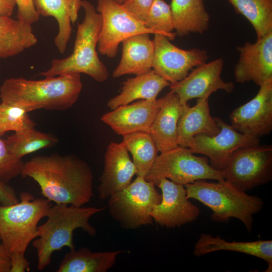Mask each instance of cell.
Instances as JSON below:
<instances>
[{"label":"cell","instance_id":"d6986e66","mask_svg":"<svg viewBox=\"0 0 272 272\" xmlns=\"http://www.w3.org/2000/svg\"><path fill=\"white\" fill-rule=\"evenodd\" d=\"M160 100V108L149 132L159 152H162L178 146L177 126L183 105L177 95L171 91Z\"/></svg>","mask_w":272,"mask_h":272},{"label":"cell","instance_id":"f35d334b","mask_svg":"<svg viewBox=\"0 0 272 272\" xmlns=\"http://www.w3.org/2000/svg\"><path fill=\"white\" fill-rule=\"evenodd\" d=\"M16 6L15 0H0V15L11 17Z\"/></svg>","mask_w":272,"mask_h":272},{"label":"cell","instance_id":"8fae6325","mask_svg":"<svg viewBox=\"0 0 272 272\" xmlns=\"http://www.w3.org/2000/svg\"><path fill=\"white\" fill-rule=\"evenodd\" d=\"M220 128L215 135L200 133L196 135L188 148L193 153L208 157L210 165L219 171L237 150L260 144V139L243 134L219 117H215Z\"/></svg>","mask_w":272,"mask_h":272},{"label":"cell","instance_id":"f1b7e54d","mask_svg":"<svg viewBox=\"0 0 272 272\" xmlns=\"http://www.w3.org/2000/svg\"><path fill=\"white\" fill-rule=\"evenodd\" d=\"M251 24L260 39L272 32V0H227Z\"/></svg>","mask_w":272,"mask_h":272},{"label":"cell","instance_id":"d4e9b609","mask_svg":"<svg viewBox=\"0 0 272 272\" xmlns=\"http://www.w3.org/2000/svg\"><path fill=\"white\" fill-rule=\"evenodd\" d=\"M170 6L176 35L202 34L209 28L210 16L203 0H171Z\"/></svg>","mask_w":272,"mask_h":272},{"label":"cell","instance_id":"603a6c76","mask_svg":"<svg viewBox=\"0 0 272 272\" xmlns=\"http://www.w3.org/2000/svg\"><path fill=\"white\" fill-rule=\"evenodd\" d=\"M220 250L232 251L260 258L268 264L266 272L272 271V240L228 242L218 235L201 234L196 241L193 254L197 257Z\"/></svg>","mask_w":272,"mask_h":272},{"label":"cell","instance_id":"484cf974","mask_svg":"<svg viewBox=\"0 0 272 272\" xmlns=\"http://www.w3.org/2000/svg\"><path fill=\"white\" fill-rule=\"evenodd\" d=\"M37 41L31 25L0 15V59L17 55Z\"/></svg>","mask_w":272,"mask_h":272},{"label":"cell","instance_id":"5bb4252c","mask_svg":"<svg viewBox=\"0 0 272 272\" xmlns=\"http://www.w3.org/2000/svg\"><path fill=\"white\" fill-rule=\"evenodd\" d=\"M259 87L255 97L234 109L229 117L236 130L260 139L272 130V79Z\"/></svg>","mask_w":272,"mask_h":272},{"label":"cell","instance_id":"277c9868","mask_svg":"<svg viewBox=\"0 0 272 272\" xmlns=\"http://www.w3.org/2000/svg\"><path fill=\"white\" fill-rule=\"evenodd\" d=\"M85 17L78 23L73 52L69 56L52 60L50 67L39 75L53 77L69 73L85 74L98 82L106 81L108 70L100 59L97 51L102 18L89 2L82 1Z\"/></svg>","mask_w":272,"mask_h":272},{"label":"cell","instance_id":"cb8c5ba5","mask_svg":"<svg viewBox=\"0 0 272 272\" xmlns=\"http://www.w3.org/2000/svg\"><path fill=\"white\" fill-rule=\"evenodd\" d=\"M170 85L152 69L125 81L121 92L110 99L107 106L113 110L138 100H155L159 93Z\"/></svg>","mask_w":272,"mask_h":272},{"label":"cell","instance_id":"e575fe53","mask_svg":"<svg viewBox=\"0 0 272 272\" xmlns=\"http://www.w3.org/2000/svg\"><path fill=\"white\" fill-rule=\"evenodd\" d=\"M154 0H124L121 6L141 21L145 22Z\"/></svg>","mask_w":272,"mask_h":272},{"label":"cell","instance_id":"d590c367","mask_svg":"<svg viewBox=\"0 0 272 272\" xmlns=\"http://www.w3.org/2000/svg\"><path fill=\"white\" fill-rule=\"evenodd\" d=\"M19 201L14 189L6 183L0 180V204L11 205Z\"/></svg>","mask_w":272,"mask_h":272},{"label":"cell","instance_id":"2e32d148","mask_svg":"<svg viewBox=\"0 0 272 272\" xmlns=\"http://www.w3.org/2000/svg\"><path fill=\"white\" fill-rule=\"evenodd\" d=\"M237 50L239 59L234 71L236 82L252 81L260 86L272 79V32L254 43L245 42Z\"/></svg>","mask_w":272,"mask_h":272},{"label":"cell","instance_id":"ab89813d","mask_svg":"<svg viewBox=\"0 0 272 272\" xmlns=\"http://www.w3.org/2000/svg\"><path fill=\"white\" fill-rule=\"evenodd\" d=\"M113 1L119 4H122L124 0H113Z\"/></svg>","mask_w":272,"mask_h":272},{"label":"cell","instance_id":"d6a6232c","mask_svg":"<svg viewBox=\"0 0 272 272\" xmlns=\"http://www.w3.org/2000/svg\"><path fill=\"white\" fill-rule=\"evenodd\" d=\"M24 164L22 159L12 154L5 140L0 136V180L7 183L21 175Z\"/></svg>","mask_w":272,"mask_h":272},{"label":"cell","instance_id":"9c48e42d","mask_svg":"<svg viewBox=\"0 0 272 272\" xmlns=\"http://www.w3.org/2000/svg\"><path fill=\"white\" fill-rule=\"evenodd\" d=\"M155 186L154 182L137 176L127 187L109 197L111 215L130 228L152 224V212L162 198Z\"/></svg>","mask_w":272,"mask_h":272},{"label":"cell","instance_id":"f546056e","mask_svg":"<svg viewBox=\"0 0 272 272\" xmlns=\"http://www.w3.org/2000/svg\"><path fill=\"white\" fill-rule=\"evenodd\" d=\"M5 141L12 154L22 159L25 155L55 145L58 140L51 134L33 127L15 132L8 137Z\"/></svg>","mask_w":272,"mask_h":272},{"label":"cell","instance_id":"83f0119b","mask_svg":"<svg viewBox=\"0 0 272 272\" xmlns=\"http://www.w3.org/2000/svg\"><path fill=\"white\" fill-rule=\"evenodd\" d=\"M122 142L132 156L137 176L145 177L150 170L159 152L150 133L138 131L122 135Z\"/></svg>","mask_w":272,"mask_h":272},{"label":"cell","instance_id":"ffe728a7","mask_svg":"<svg viewBox=\"0 0 272 272\" xmlns=\"http://www.w3.org/2000/svg\"><path fill=\"white\" fill-rule=\"evenodd\" d=\"M149 35L139 34L122 42V56L112 73L113 78L129 74L138 75L152 70L154 43Z\"/></svg>","mask_w":272,"mask_h":272},{"label":"cell","instance_id":"4dcf8cb0","mask_svg":"<svg viewBox=\"0 0 272 272\" xmlns=\"http://www.w3.org/2000/svg\"><path fill=\"white\" fill-rule=\"evenodd\" d=\"M146 26L172 40L176 36L170 6L164 0H154L144 22Z\"/></svg>","mask_w":272,"mask_h":272},{"label":"cell","instance_id":"7402d4cb","mask_svg":"<svg viewBox=\"0 0 272 272\" xmlns=\"http://www.w3.org/2000/svg\"><path fill=\"white\" fill-rule=\"evenodd\" d=\"M82 0H33L35 8L40 16L53 17L58 24V31L54 39L58 51H65L72 32L71 24L78 19Z\"/></svg>","mask_w":272,"mask_h":272},{"label":"cell","instance_id":"4fadbf2b","mask_svg":"<svg viewBox=\"0 0 272 272\" xmlns=\"http://www.w3.org/2000/svg\"><path fill=\"white\" fill-rule=\"evenodd\" d=\"M161 190V200L153 209L151 216L159 225L175 228L195 221L199 208L188 198L184 185L163 178L156 183Z\"/></svg>","mask_w":272,"mask_h":272},{"label":"cell","instance_id":"e0dca14e","mask_svg":"<svg viewBox=\"0 0 272 272\" xmlns=\"http://www.w3.org/2000/svg\"><path fill=\"white\" fill-rule=\"evenodd\" d=\"M160 104V98L140 100L105 113L101 120L122 136L138 131L149 132Z\"/></svg>","mask_w":272,"mask_h":272},{"label":"cell","instance_id":"44dd1931","mask_svg":"<svg viewBox=\"0 0 272 272\" xmlns=\"http://www.w3.org/2000/svg\"><path fill=\"white\" fill-rule=\"evenodd\" d=\"M219 131L215 117L211 115L208 99H197L196 104L192 107L187 103L183 105L177 126L179 146L188 148L196 135L203 133L213 136Z\"/></svg>","mask_w":272,"mask_h":272},{"label":"cell","instance_id":"1f68e13d","mask_svg":"<svg viewBox=\"0 0 272 272\" xmlns=\"http://www.w3.org/2000/svg\"><path fill=\"white\" fill-rule=\"evenodd\" d=\"M23 108L0 102V136L9 131L15 132L35 127L36 123Z\"/></svg>","mask_w":272,"mask_h":272},{"label":"cell","instance_id":"7a4b0ae2","mask_svg":"<svg viewBox=\"0 0 272 272\" xmlns=\"http://www.w3.org/2000/svg\"><path fill=\"white\" fill-rule=\"evenodd\" d=\"M83 88L81 74L69 73L40 80L22 77L5 80L0 87L1 101L28 112L38 109L63 110L77 101Z\"/></svg>","mask_w":272,"mask_h":272},{"label":"cell","instance_id":"ac0fdd59","mask_svg":"<svg viewBox=\"0 0 272 272\" xmlns=\"http://www.w3.org/2000/svg\"><path fill=\"white\" fill-rule=\"evenodd\" d=\"M125 146L120 143L111 142L104 156L103 173L97 190L99 197L105 199L127 187L137 174Z\"/></svg>","mask_w":272,"mask_h":272},{"label":"cell","instance_id":"7c38bea8","mask_svg":"<svg viewBox=\"0 0 272 272\" xmlns=\"http://www.w3.org/2000/svg\"><path fill=\"white\" fill-rule=\"evenodd\" d=\"M153 40L154 53L152 69L171 84L184 79L191 70L208 59L205 50L180 48L165 35L155 33Z\"/></svg>","mask_w":272,"mask_h":272},{"label":"cell","instance_id":"74e56055","mask_svg":"<svg viewBox=\"0 0 272 272\" xmlns=\"http://www.w3.org/2000/svg\"><path fill=\"white\" fill-rule=\"evenodd\" d=\"M11 258L7 252L0 236V272H10Z\"/></svg>","mask_w":272,"mask_h":272},{"label":"cell","instance_id":"3957f363","mask_svg":"<svg viewBox=\"0 0 272 272\" xmlns=\"http://www.w3.org/2000/svg\"><path fill=\"white\" fill-rule=\"evenodd\" d=\"M104 209L65 204L52 206L46 221L38 226V238L32 242L37 252V268L44 269L51 262L53 253L63 247L71 250L75 249L73 234L76 229L81 228L89 235H95L96 230L89 220Z\"/></svg>","mask_w":272,"mask_h":272},{"label":"cell","instance_id":"9a60e30c","mask_svg":"<svg viewBox=\"0 0 272 272\" xmlns=\"http://www.w3.org/2000/svg\"><path fill=\"white\" fill-rule=\"evenodd\" d=\"M224 60L217 58L192 69L182 80L171 84V91L177 95L182 105L194 98L209 99L219 90L231 93L234 88L232 82H225L221 78Z\"/></svg>","mask_w":272,"mask_h":272},{"label":"cell","instance_id":"5b68a950","mask_svg":"<svg viewBox=\"0 0 272 272\" xmlns=\"http://www.w3.org/2000/svg\"><path fill=\"white\" fill-rule=\"evenodd\" d=\"M188 198L195 199L212 211L211 219L228 223L232 218L239 220L250 232L253 216L263 206L259 197L250 195L240 190L225 180L217 182L198 180L184 185Z\"/></svg>","mask_w":272,"mask_h":272},{"label":"cell","instance_id":"8d00e7d4","mask_svg":"<svg viewBox=\"0 0 272 272\" xmlns=\"http://www.w3.org/2000/svg\"><path fill=\"white\" fill-rule=\"evenodd\" d=\"M11 268L10 272H24L29 271L30 263L25 255H13L10 256Z\"/></svg>","mask_w":272,"mask_h":272},{"label":"cell","instance_id":"52a82bcc","mask_svg":"<svg viewBox=\"0 0 272 272\" xmlns=\"http://www.w3.org/2000/svg\"><path fill=\"white\" fill-rule=\"evenodd\" d=\"M163 178L183 185L198 180H225L208 157L195 156L188 148L179 146L161 152L145 177L155 184Z\"/></svg>","mask_w":272,"mask_h":272},{"label":"cell","instance_id":"30bf717a","mask_svg":"<svg viewBox=\"0 0 272 272\" xmlns=\"http://www.w3.org/2000/svg\"><path fill=\"white\" fill-rule=\"evenodd\" d=\"M96 11L102 18L97 50L102 55L113 58L120 43L127 38L142 33L155 34L145 23L113 0H98Z\"/></svg>","mask_w":272,"mask_h":272},{"label":"cell","instance_id":"6da1fadb","mask_svg":"<svg viewBox=\"0 0 272 272\" xmlns=\"http://www.w3.org/2000/svg\"><path fill=\"white\" fill-rule=\"evenodd\" d=\"M21 176L32 178L43 196L55 204L81 207L93 196L92 170L74 155L36 156L24 163Z\"/></svg>","mask_w":272,"mask_h":272},{"label":"cell","instance_id":"8992f818","mask_svg":"<svg viewBox=\"0 0 272 272\" xmlns=\"http://www.w3.org/2000/svg\"><path fill=\"white\" fill-rule=\"evenodd\" d=\"M51 206L46 198H34L27 192H22L15 204H0V236L10 256L25 255L37 237L39 222L47 216Z\"/></svg>","mask_w":272,"mask_h":272},{"label":"cell","instance_id":"4316f807","mask_svg":"<svg viewBox=\"0 0 272 272\" xmlns=\"http://www.w3.org/2000/svg\"><path fill=\"white\" fill-rule=\"evenodd\" d=\"M120 250L92 252L83 247L66 253L57 272H105L115 263Z\"/></svg>","mask_w":272,"mask_h":272},{"label":"cell","instance_id":"836d02e7","mask_svg":"<svg viewBox=\"0 0 272 272\" xmlns=\"http://www.w3.org/2000/svg\"><path fill=\"white\" fill-rule=\"evenodd\" d=\"M18 7L17 18L18 20L32 25L37 22L40 15L37 12L33 0H15Z\"/></svg>","mask_w":272,"mask_h":272},{"label":"cell","instance_id":"ba28073f","mask_svg":"<svg viewBox=\"0 0 272 272\" xmlns=\"http://www.w3.org/2000/svg\"><path fill=\"white\" fill-rule=\"evenodd\" d=\"M224 178L246 191L272 179V146L260 144L235 151L221 169Z\"/></svg>","mask_w":272,"mask_h":272}]
</instances>
